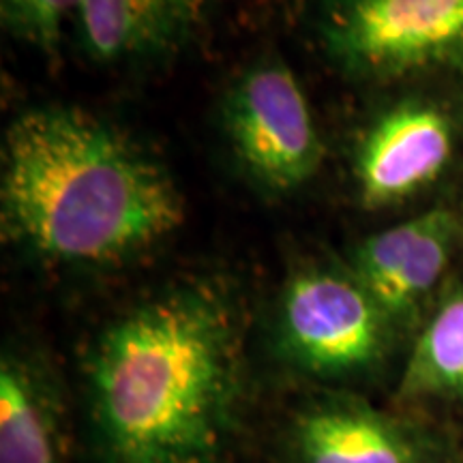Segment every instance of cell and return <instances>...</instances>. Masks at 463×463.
I'll return each mask as SVG.
<instances>
[{
    "mask_svg": "<svg viewBox=\"0 0 463 463\" xmlns=\"http://www.w3.org/2000/svg\"><path fill=\"white\" fill-rule=\"evenodd\" d=\"M3 228L45 260L114 264L183 223L176 184L148 153L78 108L20 114L5 133Z\"/></svg>",
    "mask_w": 463,
    "mask_h": 463,
    "instance_id": "6da1fadb",
    "label": "cell"
},
{
    "mask_svg": "<svg viewBox=\"0 0 463 463\" xmlns=\"http://www.w3.org/2000/svg\"><path fill=\"white\" fill-rule=\"evenodd\" d=\"M90 391L114 463H213L236 392L228 307L200 288L137 305L101 335Z\"/></svg>",
    "mask_w": 463,
    "mask_h": 463,
    "instance_id": "7a4b0ae2",
    "label": "cell"
},
{
    "mask_svg": "<svg viewBox=\"0 0 463 463\" xmlns=\"http://www.w3.org/2000/svg\"><path fill=\"white\" fill-rule=\"evenodd\" d=\"M317 7L324 48L358 78L463 65V0H320Z\"/></svg>",
    "mask_w": 463,
    "mask_h": 463,
    "instance_id": "3957f363",
    "label": "cell"
},
{
    "mask_svg": "<svg viewBox=\"0 0 463 463\" xmlns=\"http://www.w3.org/2000/svg\"><path fill=\"white\" fill-rule=\"evenodd\" d=\"M223 127L239 164L266 191L289 194L320 170V131L283 62H260L236 80L223 101Z\"/></svg>",
    "mask_w": 463,
    "mask_h": 463,
    "instance_id": "277c9868",
    "label": "cell"
},
{
    "mask_svg": "<svg viewBox=\"0 0 463 463\" xmlns=\"http://www.w3.org/2000/svg\"><path fill=\"white\" fill-rule=\"evenodd\" d=\"M389 317L352 273L309 269L289 279L281 300V344L317 375L363 372L382 356Z\"/></svg>",
    "mask_w": 463,
    "mask_h": 463,
    "instance_id": "5b68a950",
    "label": "cell"
},
{
    "mask_svg": "<svg viewBox=\"0 0 463 463\" xmlns=\"http://www.w3.org/2000/svg\"><path fill=\"white\" fill-rule=\"evenodd\" d=\"M453 155V125L430 103H402L375 120L356 153V184L367 208L402 202L436 181Z\"/></svg>",
    "mask_w": 463,
    "mask_h": 463,
    "instance_id": "8992f818",
    "label": "cell"
},
{
    "mask_svg": "<svg viewBox=\"0 0 463 463\" xmlns=\"http://www.w3.org/2000/svg\"><path fill=\"white\" fill-rule=\"evenodd\" d=\"M457 223L447 208L369 236L356 247L350 273L372 294L389 320L414 309L449 266Z\"/></svg>",
    "mask_w": 463,
    "mask_h": 463,
    "instance_id": "52a82bcc",
    "label": "cell"
},
{
    "mask_svg": "<svg viewBox=\"0 0 463 463\" xmlns=\"http://www.w3.org/2000/svg\"><path fill=\"white\" fill-rule=\"evenodd\" d=\"M206 0H80L82 43L95 61L148 58L183 45L204 22Z\"/></svg>",
    "mask_w": 463,
    "mask_h": 463,
    "instance_id": "ba28073f",
    "label": "cell"
},
{
    "mask_svg": "<svg viewBox=\"0 0 463 463\" xmlns=\"http://www.w3.org/2000/svg\"><path fill=\"white\" fill-rule=\"evenodd\" d=\"M297 444L303 463H427L419 442L397 420L356 403L307 412Z\"/></svg>",
    "mask_w": 463,
    "mask_h": 463,
    "instance_id": "9c48e42d",
    "label": "cell"
},
{
    "mask_svg": "<svg viewBox=\"0 0 463 463\" xmlns=\"http://www.w3.org/2000/svg\"><path fill=\"white\" fill-rule=\"evenodd\" d=\"M402 395L463 399V288L444 298L416 339Z\"/></svg>",
    "mask_w": 463,
    "mask_h": 463,
    "instance_id": "30bf717a",
    "label": "cell"
},
{
    "mask_svg": "<svg viewBox=\"0 0 463 463\" xmlns=\"http://www.w3.org/2000/svg\"><path fill=\"white\" fill-rule=\"evenodd\" d=\"M0 463H58L52 416L37 382L9 358L0 367Z\"/></svg>",
    "mask_w": 463,
    "mask_h": 463,
    "instance_id": "8fae6325",
    "label": "cell"
},
{
    "mask_svg": "<svg viewBox=\"0 0 463 463\" xmlns=\"http://www.w3.org/2000/svg\"><path fill=\"white\" fill-rule=\"evenodd\" d=\"M78 7L80 0H0V15L5 28L15 37L52 52L61 39L62 24Z\"/></svg>",
    "mask_w": 463,
    "mask_h": 463,
    "instance_id": "7c38bea8",
    "label": "cell"
}]
</instances>
